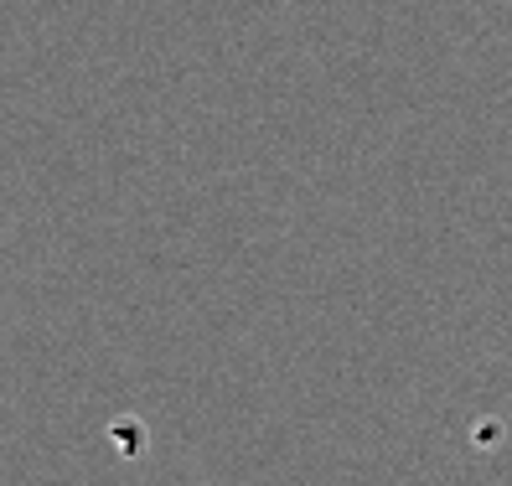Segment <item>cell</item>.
Returning a JSON list of instances; mask_svg holds the SVG:
<instances>
[]
</instances>
